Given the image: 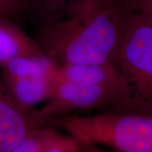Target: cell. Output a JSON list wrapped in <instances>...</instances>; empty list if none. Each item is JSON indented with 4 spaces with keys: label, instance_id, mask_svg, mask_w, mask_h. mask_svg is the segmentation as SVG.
<instances>
[{
    "label": "cell",
    "instance_id": "cell-7",
    "mask_svg": "<svg viewBox=\"0 0 152 152\" xmlns=\"http://www.w3.org/2000/svg\"><path fill=\"white\" fill-rule=\"evenodd\" d=\"M3 77V76H2ZM6 86L14 99L23 107L32 109L41 103H45L53 92L56 75L4 78Z\"/></svg>",
    "mask_w": 152,
    "mask_h": 152
},
{
    "label": "cell",
    "instance_id": "cell-4",
    "mask_svg": "<svg viewBox=\"0 0 152 152\" xmlns=\"http://www.w3.org/2000/svg\"><path fill=\"white\" fill-rule=\"evenodd\" d=\"M118 92V88L113 86L58 80L50 98L37 108L38 117L43 124H48L69 113L105 111L113 103Z\"/></svg>",
    "mask_w": 152,
    "mask_h": 152
},
{
    "label": "cell",
    "instance_id": "cell-1",
    "mask_svg": "<svg viewBox=\"0 0 152 152\" xmlns=\"http://www.w3.org/2000/svg\"><path fill=\"white\" fill-rule=\"evenodd\" d=\"M121 1L78 6L42 22L36 41L58 65L113 64L123 30Z\"/></svg>",
    "mask_w": 152,
    "mask_h": 152
},
{
    "label": "cell",
    "instance_id": "cell-5",
    "mask_svg": "<svg viewBox=\"0 0 152 152\" xmlns=\"http://www.w3.org/2000/svg\"><path fill=\"white\" fill-rule=\"evenodd\" d=\"M44 125L37 108L23 107L12 96L0 74V152H12L33 129Z\"/></svg>",
    "mask_w": 152,
    "mask_h": 152
},
{
    "label": "cell",
    "instance_id": "cell-3",
    "mask_svg": "<svg viewBox=\"0 0 152 152\" xmlns=\"http://www.w3.org/2000/svg\"><path fill=\"white\" fill-rule=\"evenodd\" d=\"M49 124L80 144L106 147L113 152H152V115L99 111L61 116Z\"/></svg>",
    "mask_w": 152,
    "mask_h": 152
},
{
    "label": "cell",
    "instance_id": "cell-8",
    "mask_svg": "<svg viewBox=\"0 0 152 152\" xmlns=\"http://www.w3.org/2000/svg\"><path fill=\"white\" fill-rule=\"evenodd\" d=\"M58 80L85 85L119 86V76L112 63L106 64H69L58 67Z\"/></svg>",
    "mask_w": 152,
    "mask_h": 152
},
{
    "label": "cell",
    "instance_id": "cell-2",
    "mask_svg": "<svg viewBox=\"0 0 152 152\" xmlns=\"http://www.w3.org/2000/svg\"><path fill=\"white\" fill-rule=\"evenodd\" d=\"M123 30L113 61L118 92L107 110L152 115V26L122 4Z\"/></svg>",
    "mask_w": 152,
    "mask_h": 152
},
{
    "label": "cell",
    "instance_id": "cell-16",
    "mask_svg": "<svg viewBox=\"0 0 152 152\" xmlns=\"http://www.w3.org/2000/svg\"><path fill=\"white\" fill-rule=\"evenodd\" d=\"M112 152H113V151H112Z\"/></svg>",
    "mask_w": 152,
    "mask_h": 152
},
{
    "label": "cell",
    "instance_id": "cell-12",
    "mask_svg": "<svg viewBox=\"0 0 152 152\" xmlns=\"http://www.w3.org/2000/svg\"><path fill=\"white\" fill-rule=\"evenodd\" d=\"M122 6L144 19L152 26V0H122Z\"/></svg>",
    "mask_w": 152,
    "mask_h": 152
},
{
    "label": "cell",
    "instance_id": "cell-14",
    "mask_svg": "<svg viewBox=\"0 0 152 152\" xmlns=\"http://www.w3.org/2000/svg\"><path fill=\"white\" fill-rule=\"evenodd\" d=\"M79 152H112L107 151L103 147L94 145H86V144H80V150Z\"/></svg>",
    "mask_w": 152,
    "mask_h": 152
},
{
    "label": "cell",
    "instance_id": "cell-9",
    "mask_svg": "<svg viewBox=\"0 0 152 152\" xmlns=\"http://www.w3.org/2000/svg\"><path fill=\"white\" fill-rule=\"evenodd\" d=\"M40 54L45 53L37 41L10 17L0 15V65L16 58Z\"/></svg>",
    "mask_w": 152,
    "mask_h": 152
},
{
    "label": "cell",
    "instance_id": "cell-11",
    "mask_svg": "<svg viewBox=\"0 0 152 152\" xmlns=\"http://www.w3.org/2000/svg\"><path fill=\"white\" fill-rule=\"evenodd\" d=\"M113 1L118 0H30L28 10L34 12L42 23L78 6Z\"/></svg>",
    "mask_w": 152,
    "mask_h": 152
},
{
    "label": "cell",
    "instance_id": "cell-15",
    "mask_svg": "<svg viewBox=\"0 0 152 152\" xmlns=\"http://www.w3.org/2000/svg\"><path fill=\"white\" fill-rule=\"evenodd\" d=\"M0 15H2V13H1V9H0Z\"/></svg>",
    "mask_w": 152,
    "mask_h": 152
},
{
    "label": "cell",
    "instance_id": "cell-13",
    "mask_svg": "<svg viewBox=\"0 0 152 152\" xmlns=\"http://www.w3.org/2000/svg\"><path fill=\"white\" fill-rule=\"evenodd\" d=\"M30 0H0V9L2 15L6 16L18 15L28 10Z\"/></svg>",
    "mask_w": 152,
    "mask_h": 152
},
{
    "label": "cell",
    "instance_id": "cell-6",
    "mask_svg": "<svg viewBox=\"0 0 152 152\" xmlns=\"http://www.w3.org/2000/svg\"><path fill=\"white\" fill-rule=\"evenodd\" d=\"M80 143L53 124L41 125L30 131L12 152H79Z\"/></svg>",
    "mask_w": 152,
    "mask_h": 152
},
{
    "label": "cell",
    "instance_id": "cell-10",
    "mask_svg": "<svg viewBox=\"0 0 152 152\" xmlns=\"http://www.w3.org/2000/svg\"><path fill=\"white\" fill-rule=\"evenodd\" d=\"M58 64L46 54L24 56L0 65L4 78H25L56 75Z\"/></svg>",
    "mask_w": 152,
    "mask_h": 152
}]
</instances>
